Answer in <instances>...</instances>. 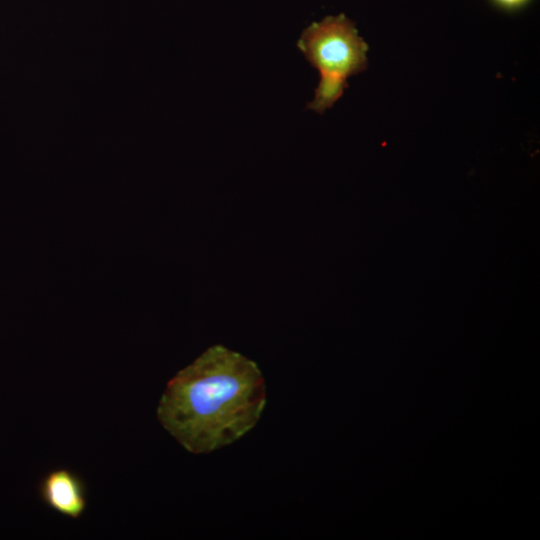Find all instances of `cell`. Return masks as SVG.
<instances>
[{"label":"cell","instance_id":"2","mask_svg":"<svg viewBox=\"0 0 540 540\" xmlns=\"http://www.w3.org/2000/svg\"><path fill=\"white\" fill-rule=\"evenodd\" d=\"M297 47L319 73L314 99L307 109L323 114L348 87V78L367 69L369 47L344 14L327 16L302 31Z\"/></svg>","mask_w":540,"mask_h":540},{"label":"cell","instance_id":"1","mask_svg":"<svg viewBox=\"0 0 540 540\" xmlns=\"http://www.w3.org/2000/svg\"><path fill=\"white\" fill-rule=\"evenodd\" d=\"M265 404V383L258 366L240 353L215 345L168 382L157 417L186 450L204 454L251 430Z\"/></svg>","mask_w":540,"mask_h":540},{"label":"cell","instance_id":"3","mask_svg":"<svg viewBox=\"0 0 540 540\" xmlns=\"http://www.w3.org/2000/svg\"><path fill=\"white\" fill-rule=\"evenodd\" d=\"M38 493L46 506L72 519H78L87 507L84 480L67 468L48 472L39 483Z\"/></svg>","mask_w":540,"mask_h":540},{"label":"cell","instance_id":"4","mask_svg":"<svg viewBox=\"0 0 540 540\" xmlns=\"http://www.w3.org/2000/svg\"><path fill=\"white\" fill-rule=\"evenodd\" d=\"M492 2L504 10L514 11L527 5L530 0H492Z\"/></svg>","mask_w":540,"mask_h":540}]
</instances>
